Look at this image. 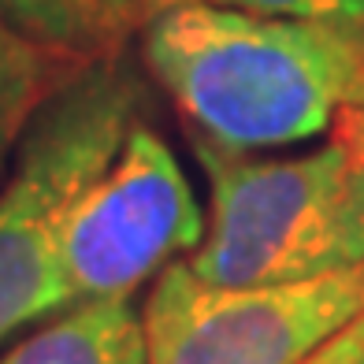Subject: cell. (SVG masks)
I'll return each instance as SVG.
<instances>
[{
	"mask_svg": "<svg viewBox=\"0 0 364 364\" xmlns=\"http://www.w3.org/2000/svg\"><path fill=\"white\" fill-rule=\"evenodd\" d=\"M205 216L175 153L134 119L108 171L71 212L60 253L63 312L130 297L153 272L205 242Z\"/></svg>",
	"mask_w": 364,
	"mask_h": 364,
	"instance_id": "5",
	"label": "cell"
},
{
	"mask_svg": "<svg viewBox=\"0 0 364 364\" xmlns=\"http://www.w3.org/2000/svg\"><path fill=\"white\" fill-rule=\"evenodd\" d=\"M134 86L115 56L86 63L41 105L0 190V338L63 312L60 253L71 212L134 127Z\"/></svg>",
	"mask_w": 364,
	"mask_h": 364,
	"instance_id": "3",
	"label": "cell"
},
{
	"mask_svg": "<svg viewBox=\"0 0 364 364\" xmlns=\"http://www.w3.org/2000/svg\"><path fill=\"white\" fill-rule=\"evenodd\" d=\"M335 138H342L346 145H353L357 153L364 156V75L357 82L353 97L342 105L338 119H335Z\"/></svg>",
	"mask_w": 364,
	"mask_h": 364,
	"instance_id": "11",
	"label": "cell"
},
{
	"mask_svg": "<svg viewBox=\"0 0 364 364\" xmlns=\"http://www.w3.org/2000/svg\"><path fill=\"white\" fill-rule=\"evenodd\" d=\"M145 63L197 138L253 153L335 127L364 75V26L175 0L141 30Z\"/></svg>",
	"mask_w": 364,
	"mask_h": 364,
	"instance_id": "1",
	"label": "cell"
},
{
	"mask_svg": "<svg viewBox=\"0 0 364 364\" xmlns=\"http://www.w3.org/2000/svg\"><path fill=\"white\" fill-rule=\"evenodd\" d=\"M212 190L205 242L186 257L212 287H290L364 264V156L342 138L305 156L250 160L193 141Z\"/></svg>",
	"mask_w": 364,
	"mask_h": 364,
	"instance_id": "2",
	"label": "cell"
},
{
	"mask_svg": "<svg viewBox=\"0 0 364 364\" xmlns=\"http://www.w3.org/2000/svg\"><path fill=\"white\" fill-rule=\"evenodd\" d=\"M175 0H0L4 15L41 48L71 63H97L149 26Z\"/></svg>",
	"mask_w": 364,
	"mask_h": 364,
	"instance_id": "6",
	"label": "cell"
},
{
	"mask_svg": "<svg viewBox=\"0 0 364 364\" xmlns=\"http://www.w3.org/2000/svg\"><path fill=\"white\" fill-rule=\"evenodd\" d=\"M0 364H149L141 312L130 297L82 301L8 350Z\"/></svg>",
	"mask_w": 364,
	"mask_h": 364,
	"instance_id": "7",
	"label": "cell"
},
{
	"mask_svg": "<svg viewBox=\"0 0 364 364\" xmlns=\"http://www.w3.org/2000/svg\"><path fill=\"white\" fill-rule=\"evenodd\" d=\"M86 63H71L26 38L0 8V175L19 153L34 115Z\"/></svg>",
	"mask_w": 364,
	"mask_h": 364,
	"instance_id": "8",
	"label": "cell"
},
{
	"mask_svg": "<svg viewBox=\"0 0 364 364\" xmlns=\"http://www.w3.org/2000/svg\"><path fill=\"white\" fill-rule=\"evenodd\" d=\"M364 312V264L290 287H212L186 257L141 309L149 364H301Z\"/></svg>",
	"mask_w": 364,
	"mask_h": 364,
	"instance_id": "4",
	"label": "cell"
},
{
	"mask_svg": "<svg viewBox=\"0 0 364 364\" xmlns=\"http://www.w3.org/2000/svg\"><path fill=\"white\" fill-rule=\"evenodd\" d=\"M301 364H364V312L346 323L335 338H327L316 353H309Z\"/></svg>",
	"mask_w": 364,
	"mask_h": 364,
	"instance_id": "10",
	"label": "cell"
},
{
	"mask_svg": "<svg viewBox=\"0 0 364 364\" xmlns=\"http://www.w3.org/2000/svg\"><path fill=\"white\" fill-rule=\"evenodd\" d=\"M212 4L257 15H283V19H331L364 26V0H212Z\"/></svg>",
	"mask_w": 364,
	"mask_h": 364,
	"instance_id": "9",
	"label": "cell"
}]
</instances>
